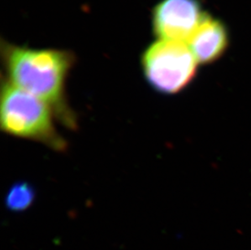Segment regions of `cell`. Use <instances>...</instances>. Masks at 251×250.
I'll list each match as a JSON object with an SVG mask.
<instances>
[{
    "instance_id": "3",
    "label": "cell",
    "mask_w": 251,
    "mask_h": 250,
    "mask_svg": "<svg viewBox=\"0 0 251 250\" xmlns=\"http://www.w3.org/2000/svg\"><path fill=\"white\" fill-rule=\"evenodd\" d=\"M141 64L151 87L160 94L174 95L194 80L199 63L186 43L158 40L145 49Z\"/></svg>"
},
{
    "instance_id": "6",
    "label": "cell",
    "mask_w": 251,
    "mask_h": 250,
    "mask_svg": "<svg viewBox=\"0 0 251 250\" xmlns=\"http://www.w3.org/2000/svg\"><path fill=\"white\" fill-rule=\"evenodd\" d=\"M35 189L26 181L15 183L7 192L6 205L13 212H22L30 207L35 199Z\"/></svg>"
},
{
    "instance_id": "2",
    "label": "cell",
    "mask_w": 251,
    "mask_h": 250,
    "mask_svg": "<svg viewBox=\"0 0 251 250\" xmlns=\"http://www.w3.org/2000/svg\"><path fill=\"white\" fill-rule=\"evenodd\" d=\"M54 117L52 109L43 100L8 80L2 81L0 125L3 132L12 137L38 142L57 152H64L67 143L56 130Z\"/></svg>"
},
{
    "instance_id": "5",
    "label": "cell",
    "mask_w": 251,
    "mask_h": 250,
    "mask_svg": "<svg viewBox=\"0 0 251 250\" xmlns=\"http://www.w3.org/2000/svg\"><path fill=\"white\" fill-rule=\"evenodd\" d=\"M228 43L225 25L206 14L188 45L199 64H207L216 61L225 54Z\"/></svg>"
},
{
    "instance_id": "4",
    "label": "cell",
    "mask_w": 251,
    "mask_h": 250,
    "mask_svg": "<svg viewBox=\"0 0 251 250\" xmlns=\"http://www.w3.org/2000/svg\"><path fill=\"white\" fill-rule=\"evenodd\" d=\"M206 16L199 0H161L152 10V30L159 40L185 43Z\"/></svg>"
},
{
    "instance_id": "1",
    "label": "cell",
    "mask_w": 251,
    "mask_h": 250,
    "mask_svg": "<svg viewBox=\"0 0 251 250\" xmlns=\"http://www.w3.org/2000/svg\"><path fill=\"white\" fill-rule=\"evenodd\" d=\"M7 80L39 98L51 107L55 117L70 129L77 127L76 114L69 106L65 87L76 59L71 51L33 49L2 42Z\"/></svg>"
}]
</instances>
